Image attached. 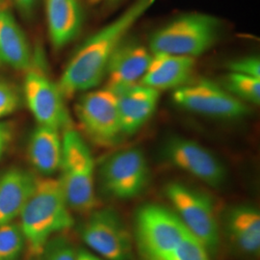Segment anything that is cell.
Masks as SVG:
<instances>
[{
	"instance_id": "6da1fadb",
	"label": "cell",
	"mask_w": 260,
	"mask_h": 260,
	"mask_svg": "<svg viewBox=\"0 0 260 260\" xmlns=\"http://www.w3.org/2000/svg\"><path fill=\"white\" fill-rule=\"evenodd\" d=\"M155 0H134L121 15L87 38L66 65L59 81L65 98L85 93L103 81L115 51Z\"/></svg>"
},
{
	"instance_id": "7a4b0ae2",
	"label": "cell",
	"mask_w": 260,
	"mask_h": 260,
	"mask_svg": "<svg viewBox=\"0 0 260 260\" xmlns=\"http://www.w3.org/2000/svg\"><path fill=\"white\" fill-rule=\"evenodd\" d=\"M71 210L59 178H36L33 193L19 215L30 256H40L52 236L74 225Z\"/></svg>"
},
{
	"instance_id": "3957f363",
	"label": "cell",
	"mask_w": 260,
	"mask_h": 260,
	"mask_svg": "<svg viewBox=\"0 0 260 260\" xmlns=\"http://www.w3.org/2000/svg\"><path fill=\"white\" fill-rule=\"evenodd\" d=\"M222 32L221 20L205 13H185L155 29L149 39L152 53L196 58L208 51Z\"/></svg>"
},
{
	"instance_id": "277c9868",
	"label": "cell",
	"mask_w": 260,
	"mask_h": 260,
	"mask_svg": "<svg viewBox=\"0 0 260 260\" xmlns=\"http://www.w3.org/2000/svg\"><path fill=\"white\" fill-rule=\"evenodd\" d=\"M62 140L63 154L59 180L67 203L75 211L90 212L96 205L95 164L92 151L83 137L74 128H66Z\"/></svg>"
},
{
	"instance_id": "5b68a950",
	"label": "cell",
	"mask_w": 260,
	"mask_h": 260,
	"mask_svg": "<svg viewBox=\"0 0 260 260\" xmlns=\"http://www.w3.org/2000/svg\"><path fill=\"white\" fill-rule=\"evenodd\" d=\"M188 233L175 211L163 205L148 204L135 217V235L146 260H168Z\"/></svg>"
},
{
	"instance_id": "8992f818",
	"label": "cell",
	"mask_w": 260,
	"mask_h": 260,
	"mask_svg": "<svg viewBox=\"0 0 260 260\" xmlns=\"http://www.w3.org/2000/svg\"><path fill=\"white\" fill-rule=\"evenodd\" d=\"M173 102L186 111L223 120L242 119L251 112L247 103L235 98L223 86L205 78L191 79L174 90Z\"/></svg>"
},
{
	"instance_id": "52a82bcc",
	"label": "cell",
	"mask_w": 260,
	"mask_h": 260,
	"mask_svg": "<svg viewBox=\"0 0 260 260\" xmlns=\"http://www.w3.org/2000/svg\"><path fill=\"white\" fill-rule=\"evenodd\" d=\"M166 194L187 231L209 252L216 251L220 244V230L210 198L177 182L168 185Z\"/></svg>"
},
{
	"instance_id": "ba28073f",
	"label": "cell",
	"mask_w": 260,
	"mask_h": 260,
	"mask_svg": "<svg viewBox=\"0 0 260 260\" xmlns=\"http://www.w3.org/2000/svg\"><path fill=\"white\" fill-rule=\"evenodd\" d=\"M75 113L86 134L102 146H111L123 135L117 93L107 87L85 92Z\"/></svg>"
},
{
	"instance_id": "9c48e42d",
	"label": "cell",
	"mask_w": 260,
	"mask_h": 260,
	"mask_svg": "<svg viewBox=\"0 0 260 260\" xmlns=\"http://www.w3.org/2000/svg\"><path fill=\"white\" fill-rule=\"evenodd\" d=\"M149 163L141 149L120 150L104 160L100 178L106 194L118 200L139 196L149 184Z\"/></svg>"
},
{
	"instance_id": "30bf717a",
	"label": "cell",
	"mask_w": 260,
	"mask_h": 260,
	"mask_svg": "<svg viewBox=\"0 0 260 260\" xmlns=\"http://www.w3.org/2000/svg\"><path fill=\"white\" fill-rule=\"evenodd\" d=\"M41 66L32 60L25 71L23 92L28 108L38 124L66 129L70 127V117L64 102L65 96Z\"/></svg>"
},
{
	"instance_id": "8fae6325",
	"label": "cell",
	"mask_w": 260,
	"mask_h": 260,
	"mask_svg": "<svg viewBox=\"0 0 260 260\" xmlns=\"http://www.w3.org/2000/svg\"><path fill=\"white\" fill-rule=\"evenodd\" d=\"M81 237L103 259H130L131 236L120 216L111 209L93 212L81 229Z\"/></svg>"
},
{
	"instance_id": "7c38bea8",
	"label": "cell",
	"mask_w": 260,
	"mask_h": 260,
	"mask_svg": "<svg viewBox=\"0 0 260 260\" xmlns=\"http://www.w3.org/2000/svg\"><path fill=\"white\" fill-rule=\"evenodd\" d=\"M164 154L173 166L207 185L219 187L225 180L226 172L221 160L195 141L171 138L165 145Z\"/></svg>"
},
{
	"instance_id": "4fadbf2b",
	"label": "cell",
	"mask_w": 260,
	"mask_h": 260,
	"mask_svg": "<svg viewBox=\"0 0 260 260\" xmlns=\"http://www.w3.org/2000/svg\"><path fill=\"white\" fill-rule=\"evenodd\" d=\"M151 57L152 52L149 47L127 38L108 63L104 77L107 81L105 87L118 93L140 83L149 68Z\"/></svg>"
},
{
	"instance_id": "5bb4252c",
	"label": "cell",
	"mask_w": 260,
	"mask_h": 260,
	"mask_svg": "<svg viewBox=\"0 0 260 260\" xmlns=\"http://www.w3.org/2000/svg\"><path fill=\"white\" fill-rule=\"evenodd\" d=\"M118 107L123 135H132L141 129L156 111L160 92L137 83L117 93Z\"/></svg>"
},
{
	"instance_id": "9a60e30c",
	"label": "cell",
	"mask_w": 260,
	"mask_h": 260,
	"mask_svg": "<svg viewBox=\"0 0 260 260\" xmlns=\"http://www.w3.org/2000/svg\"><path fill=\"white\" fill-rule=\"evenodd\" d=\"M195 58L169 53H152L149 68L140 83L157 91L176 90L192 79Z\"/></svg>"
},
{
	"instance_id": "2e32d148",
	"label": "cell",
	"mask_w": 260,
	"mask_h": 260,
	"mask_svg": "<svg viewBox=\"0 0 260 260\" xmlns=\"http://www.w3.org/2000/svg\"><path fill=\"white\" fill-rule=\"evenodd\" d=\"M30 172L13 168L0 176V226L19 217L36 184Z\"/></svg>"
},
{
	"instance_id": "e0dca14e",
	"label": "cell",
	"mask_w": 260,
	"mask_h": 260,
	"mask_svg": "<svg viewBox=\"0 0 260 260\" xmlns=\"http://www.w3.org/2000/svg\"><path fill=\"white\" fill-rule=\"evenodd\" d=\"M47 29L52 46L59 49L72 43L83 25L78 0H46Z\"/></svg>"
},
{
	"instance_id": "ac0fdd59",
	"label": "cell",
	"mask_w": 260,
	"mask_h": 260,
	"mask_svg": "<svg viewBox=\"0 0 260 260\" xmlns=\"http://www.w3.org/2000/svg\"><path fill=\"white\" fill-rule=\"evenodd\" d=\"M63 140L60 130L38 124L31 133L28 156L32 166L42 177H51L60 170Z\"/></svg>"
},
{
	"instance_id": "d6986e66",
	"label": "cell",
	"mask_w": 260,
	"mask_h": 260,
	"mask_svg": "<svg viewBox=\"0 0 260 260\" xmlns=\"http://www.w3.org/2000/svg\"><path fill=\"white\" fill-rule=\"evenodd\" d=\"M33 56L27 38L8 10L0 9V61L18 71H26Z\"/></svg>"
},
{
	"instance_id": "ffe728a7",
	"label": "cell",
	"mask_w": 260,
	"mask_h": 260,
	"mask_svg": "<svg viewBox=\"0 0 260 260\" xmlns=\"http://www.w3.org/2000/svg\"><path fill=\"white\" fill-rule=\"evenodd\" d=\"M226 229L233 243L243 252L250 255L259 253L260 213L255 207H233L226 216Z\"/></svg>"
},
{
	"instance_id": "44dd1931",
	"label": "cell",
	"mask_w": 260,
	"mask_h": 260,
	"mask_svg": "<svg viewBox=\"0 0 260 260\" xmlns=\"http://www.w3.org/2000/svg\"><path fill=\"white\" fill-rule=\"evenodd\" d=\"M222 86L243 103L259 104L260 77L229 72Z\"/></svg>"
},
{
	"instance_id": "7402d4cb",
	"label": "cell",
	"mask_w": 260,
	"mask_h": 260,
	"mask_svg": "<svg viewBox=\"0 0 260 260\" xmlns=\"http://www.w3.org/2000/svg\"><path fill=\"white\" fill-rule=\"evenodd\" d=\"M25 249V239L19 223L0 226V260H19Z\"/></svg>"
},
{
	"instance_id": "603a6c76",
	"label": "cell",
	"mask_w": 260,
	"mask_h": 260,
	"mask_svg": "<svg viewBox=\"0 0 260 260\" xmlns=\"http://www.w3.org/2000/svg\"><path fill=\"white\" fill-rule=\"evenodd\" d=\"M168 260H210L209 251L191 233H187Z\"/></svg>"
},
{
	"instance_id": "cb8c5ba5",
	"label": "cell",
	"mask_w": 260,
	"mask_h": 260,
	"mask_svg": "<svg viewBox=\"0 0 260 260\" xmlns=\"http://www.w3.org/2000/svg\"><path fill=\"white\" fill-rule=\"evenodd\" d=\"M41 255L43 260H76V251L71 244L64 240L48 243Z\"/></svg>"
},
{
	"instance_id": "d4e9b609",
	"label": "cell",
	"mask_w": 260,
	"mask_h": 260,
	"mask_svg": "<svg viewBox=\"0 0 260 260\" xmlns=\"http://www.w3.org/2000/svg\"><path fill=\"white\" fill-rule=\"evenodd\" d=\"M228 69L231 73L260 77V59L255 55L236 58L228 64Z\"/></svg>"
},
{
	"instance_id": "484cf974",
	"label": "cell",
	"mask_w": 260,
	"mask_h": 260,
	"mask_svg": "<svg viewBox=\"0 0 260 260\" xmlns=\"http://www.w3.org/2000/svg\"><path fill=\"white\" fill-rule=\"evenodd\" d=\"M19 104V94L15 88L7 82L0 81V119L14 113Z\"/></svg>"
},
{
	"instance_id": "4316f807",
	"label": "cell",
	"mask_w": 260,
	"mask_h": 260,
	"mask_svg": "<svg viewBox=\"0 0 260 260\" xmlns=\"http://www.w3.org/2000/svg\"><path fill=\"white\" fill-rule=\"evenodd\" d=\"M13 137L12 126L7 122H0V158L9 146Z\"/></svg>"
},
{
	"instance_id": "83f0119b",
	"label": "cell",
	"mask_w": 260,
	"mask_h": 260,
	"mask_svg": "<svg viewBox=\"0 0 260 260\" xmlns=\"http://www.w3.org/2000/svg\"><path fill=\"white\" fill-rule=\"evenodd\" d=\"M17 8L25 16H29L33 13L37 5L38 0H13Z\"/></svg>"
},
{
	"instance_id": "f1b7e54d",
	"label": "cell",
	"mask_w": 260,
	"mask_h": 260,
	"mask_svg": "<svg viewBox=\"0 0 260 260\" xmlns=\"http://www.w3.org/2000/svg\"><path fill=\"white\" fill-rule=\"evenodd\" d=\"M76 260H104L98 256V255H94L93 253H90L88 251H79L76 255Z\"/></svg>"
},
{
	"instance_id": "f546056e",
	"label": "cell",
	"mask_w": 260,
	"mask_h": 260,
	"mask_svg": "<svg viewBox=\"0 0 260 260\" xmlns=\"http://www.w3.org/2000/svg\"><path fill=\"white\" fill-rule=\"evenodd\" d=\"M108 1V3H110V4H114V3H117V2H120L121 0H107Z\"/></svg>"
}]
</instances>
